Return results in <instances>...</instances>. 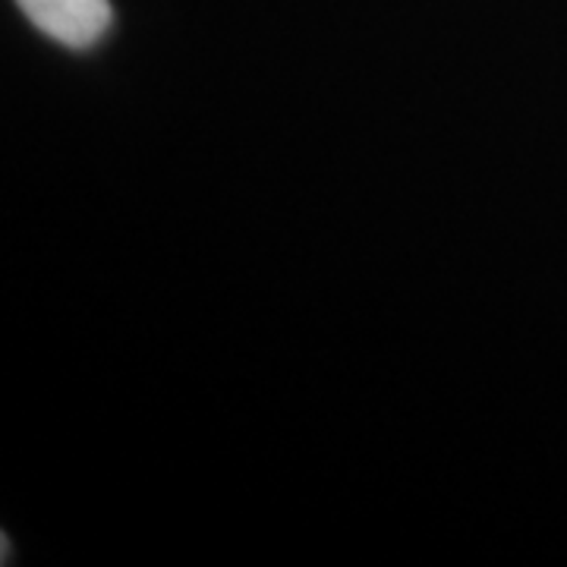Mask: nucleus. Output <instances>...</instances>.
<instances>
[{
    "instance_id": "1",
    "label": "nucleus",
    "mask_w": 567,
    "mask_h": 567,
    "mask_svg": "<svg viewBox=\"0 0 567 567\" xmlns=\"http://www.w3.org/2000/svg\"><path fill=\"white\" fill-rule=\"evenodd\" d=\"M41 35L70 51H89L111 32L114 10L107 0H17Z\"/></svg>"
}]
</instances>
